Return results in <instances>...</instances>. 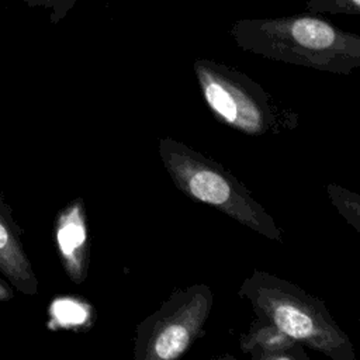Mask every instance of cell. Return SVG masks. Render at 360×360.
<instances>
[{"instance_id": "1", "label": "cell", "mask_w": 360, "mask_h": 360, "mask_svg": "<svg viewBox=\"0 0 360 360\" xmlns=\"http://www.w3.org/2000/svg\"><path fill=\"white\" fill-rule=\"evenodd\" d=\"M229 34L240 49L270 60L338 75L360 68V37L315 13L242 18Z\"/></svg>"}, {"instance_id": "2", "label": "cell", "mask_w": 360, "mask_h": 360, "mask_svg": "<svg viewBox=\"0 0 360 360\" xmlns=\"http://www.w3.org/2000/svg\"><path fill=\"white\" fill-rule=\"evenodd\" d=\"M238 295L252 305L256 318L332 360H356L354 346L332 318L325 302L297 284L264 270H253Z\"/></svg>"}, {"instance_id": "3", "label": "cell", "mask_w": 360, "mask_h": 360, "mask_svg": "<svg viewBox=\"0 0 360 360\" xmlns=\"http://www.w3.org/2000/svg\"><path fill=\"white\" fill-rule=\"evenodd\" d=\"M158 153L173 184L184 195L214 207L270 240L283 242V229L273 217L217 160L169 136L158 141Z\"/></svg>"}, {"instance_id": "4", "label": "cell", "mask_w": 360, "mask_h": 360, "mask_svg": "<svg viewBox=\"0 0 360 360\" xmlns=\"http://www.w3.org/2000/svg\"><path fill=\"white\" fill-rule=\"evenodd\" d=\"M193 70L212 115L224 125L250 136L281 135L298 125V114L243 72L198 58Z\"/></svg>"}, {"instance_id": "5", "label": "cell", "mask_w": 360, "mask_h": 360, "mask_svg": "<svg viewBox=\"0 0 360 360\" xmlns=\"http://www.w3.org/2000/svg\"><path fill=\"white\" fill-rule=\"evenodd\" d=\"M214 307V292L207 284H193L173 291L156 311L135 328V360H176L204 335Z\"/></svg>"}, {"instance_id": "6", "label": "cell", "mask_w": 360, "mask_h": 360, "mask_svg": "<svg viewBox=\"0 0 360 360\" xmlns=\"http://www.w3.org/2000/svg\"><path fill=\"white\" fill-rule=\"evenodd\" d=\"M55 239L66 274L75 284H82L87 277L90 259L89 228L82 198H76L59 212Z\"/></svg>"}, {"instance_id": "7", "label": "cell", "mask_w": 360, "mask_h": 360, "mask_svg": "<svg viewBox=\"0 0 360 360\" xmlns=\"http://www.w3.org/2000/svg\"><path fill=\"white\" fill-rule=\"evenodd\" d=\"M240 350L253 360H308L304 346L270 322L256 318L239 338Z\"/></svg>"}, {"instance_id": "8", "label": "cell", "mask_w": 360, "mask_h": 360, "mask_svg": "<svg viewBox=\"0 0 360 360\" xmlns=\"http://www.w3.org/2000/svg\"><path fill=\"white\" fill-rule=\"evenodd\" d=\"M0 270L22 292H37V278L14 232L0 217Z\"/></svg>"}, {"instance_id": "9", "label": "cell", "mask_w": 360, "mask_h": 360, "mask_svg": "<svg viewBox=\"0 0 360 360\" xmlns=\"http://www.w3.org/2000/svg\"><path fill=\"white\" fill-rule=\"evenodd\" d=\"M326 194L330 204L339 211L347 224L360 232V195L333 183L326 186Z\"/></svg>"}, {"instance_id": "10", "label": "cell", "mask_w": 360, "mask_h": 360, "mask_svg": "<svg viewBox=\"0 0 360 360\" xmlns=\"http://www.w3.org/2000/svg\"><path fill=\"white\" fill-rule=\"evenodd\" d=\"M51 325L59 328H73L83 325L89 315L86 305L72 298H59L52 302L51 309Z\"/></svg>"}, {"instance_id": "11", "label": "cell", "mask_w": 360, "mask_h": 360, "mask_svg": "<svg viewBox=\"0 0 360 360\" xmlns=\"http://www.w3.org/2000/svg\"><path fill=\"white\" fill-rule=\"evenodd\" d=\"M307 11L315 14L360 15V0H307Z\"/></svg>"}, {"instance_id": "12", "label": "cell", "mask_w": 360, "mask_h": 360, "mask_svg": "<svg viewBox=\"0 0 360 360\" xmlns=\"http://www.w3.org/2000/svg\"><path fill=\"white\" fill-rule=\"evenodd\" d=\"M30 7H41L51 11V21L59 22L75 7L77 0H24Z\"/></svg>"}, {"instance_id": "13", "label": "cell", "mask_w": 360, "mask_h": 360, "mask_svg": "<svg viewBox=\"0 0 360 360\" xmlns=\"http://www.w3.org/2000/svg\"><path fill=\"white\" fill-rule=\"evenodd\" d=\"M8 297H10V291H8L6 287H3V285L0 284V300L8 298Z\"/></svg>"}]
</instances>
